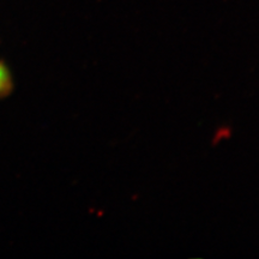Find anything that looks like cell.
I'll use <instances>...</instances> for the list:
<instances>
[{
	"label": "cell",
	"mask_w": 259,
	"mask_h": 259,
	"mask_svg": "<svg viewBox=\"0 0 259 259\" xmlns=\"http://www.w3.org/2000/svg\"><path fill=\"white\" fill-rule=\"evenodd\" d=\"M12 88V78L8 67L0 61V97L9 95Z\"/></svg>",
	"instance_id": "1"
}]
</instances>
